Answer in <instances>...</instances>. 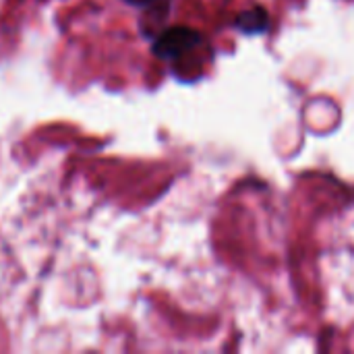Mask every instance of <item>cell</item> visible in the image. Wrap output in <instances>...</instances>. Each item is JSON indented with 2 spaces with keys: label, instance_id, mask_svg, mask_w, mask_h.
<instances>
[{
  "label": "cell",
  "instance_id": "obj_1",
  "mask_svg": "<svg viewBox=\"0 0 354 354\" xmlns=\"http://www.w3.org/2000/svg\"><path fill=\"white\" fill-rule=\"evenodd\" d=\"M205 37L193 29V27H170L164 29L151 46V52L162 58V60H180L185 54H191L193 50H197L199 46H203Z\"/></svg>",
  "mask_w": 354,
  "mask_h": 354
},
{
  "label": "cell",
  "instance_id": "obj_2",
  "mask_svg": "<svg viewBox=\"0 0 354 354\" xmlns=\"http://www.w3.org/2000/svg\"><path fill=\"white\" fill-rule=\"evenodd\" d=\"M236 27L247 33V35H255V33H263L270 27V15L266 8L261 6H253L249 10H243L236 17Z\"/></svg>",
  "mask_w": 354,
  "mask_h": 354
},
{
  "label": "cell",
  "instance_id": "obj_3",
  "mask_svg": "<svg viewBox=\"0 0 354 354\" xmlns=\"http://www.w3.org/2000/svg\"><path fill=\"white\" fill-rule=\"evenodd\" d=\"M129 2H133V4H137V6H141V8L160 10L162 17L168 15V4H170V0H129Z\"/></svg>",
  "mask_w": 354,
  "mask_h": 354
}]
</instances>
